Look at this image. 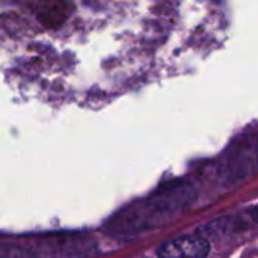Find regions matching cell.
<instances>
[{"mask_svg":"<svg viewBox=\"0 0 258 258\" xmlns=\"http://www.w3.org/2000/svg\"><path fill=\"white\" fill-rule=\"evenodd\" d=\"M210 252L209 242L201 236H181L160 245V258H206Z\"/></svg>","mask_w":258,"mask_h":258,"instance_id":"6da1fadb","label":"cell"}]
</instances>
